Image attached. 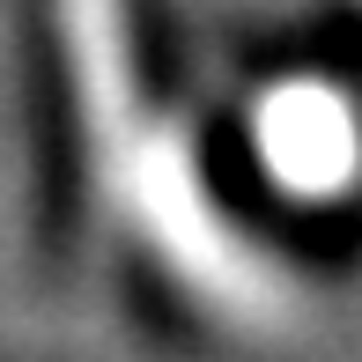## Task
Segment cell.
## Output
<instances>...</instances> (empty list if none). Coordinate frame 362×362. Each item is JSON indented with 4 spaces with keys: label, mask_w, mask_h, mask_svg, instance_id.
I'll return each mask as SVG.
<instances>
[{
    "label": "cell",
    "mask_w": 362,
    "mask_h": 362,
    "mask_svg": "<svg viewBox=\"0 0 362 362\" xmlns=\"http://www.w3.org/2000/svg\"><path fill=\"white\" fill-rule=\"evenodd\" d=\"M259 141H267V163L288 177L296 192H333L355 177V111L340 104L318 81H296V89L267 96L259 111Z\"/></svg>",
    "instance_id": "2"
},
{
    "label": "cell",
    "mask_w": 362,
    "mask_h": 362,
    "mask_svg": "<svg viewBox=\"0 0 362 362\" xmlns=\"http://www.w3.org/2000/svg\"><path fill=\"white\" fill-rule=\"evenodd\" d=\"M59 30H67V59L81 81V119H89L96 163L111 185H126L134 163V45H126V8L119 0H59Z\"/></svg>",
    "instance_id": "1"
}]
</instances>
